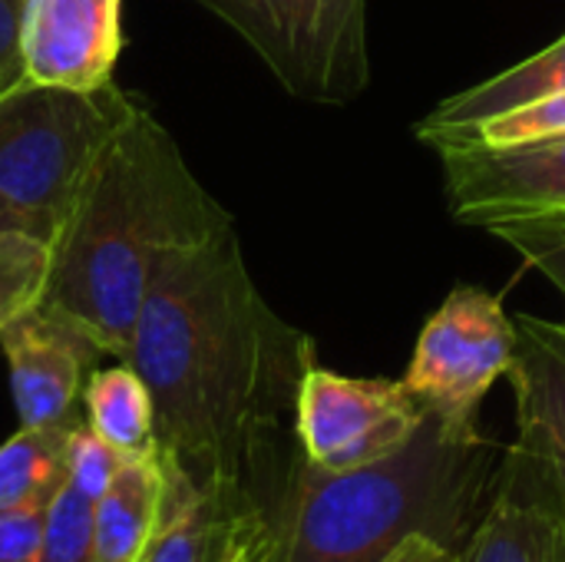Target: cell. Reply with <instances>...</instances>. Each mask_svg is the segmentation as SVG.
<instances>
[{"instance_id":"26","label":"cell","mask_w":565,"mask_h":562,"mask_svg":"<svg viewBox=\"0 0 565 562\" xmlns=\"http://www.w3.org/2000/svg\"><path fill=\"white\" fill-rule=\"evenodd\" d=\"M563 523H565V517H563Z\"/></svg>"},{"instance_id":"18","label":"cell","mask_w":565,"mask_h":562,"mask_svg":"<svg viewBox=\"0 0 565 562\" xmlns=\"http://www.w3.org/2000/svg\"><path fill=\"white\" fill-rule=\"evenodd\" d=\"M228 523L232 520H225L199 487H192L179 470L166 464V494L159 520L136 562H212L225 540Z\"/></svg>"},{"instance_id":"6","label":"cell","mask_w":565,"mask_h":562,"mask_svg":"<svg viewBox=\"0 0 565 562\" xmlns=\"http://www.w3.org/2000/svg\"><path fill=\"white\" fill-rule=\"evenodd\" d=\"M516 351V321L500 295L457 285L430 315L414 348L404 384L427 411L454 427H480V404L507 378Z\"/></svg>"},{"instance_id":"4","label":"cell","mask_w":565,"mask_h":562,"mask_svg":"<svg viewBox=\"0 0 565 562\" xmlns=\"http://www.w3.org/2000/svg\"><path fill=\"white\" fill-rule=\"evenodd\" d=\"M132 103L136 93L116 83L96 93L30 83L0 93V235L53 245L93 156Z\"/></svg>"},{"instance_id":"17","label":"cell","mask_w":565,"mask_h":562,"mask_svg":"<svg viewBox=\"0 0 565 562\" xmlns=\"http://www.w3.org/2000/svg\"><path fill=\"white\" fill-rule=\"evenodd\" d=\"M86 427L122 460L159 450L156 407L146 381L119 361L116 368H96L83 388Z\"/></svg>"},{"instance_id":"19","label":"cell","mask_w":565,"mask_h":562,"mask_svg":"<svg viewBox=\"0 0 565 562\" xmlns=\"http://www.w3.org/2000/svg\"><path fill=\"white\" fill-rule=\"evenodd\" d=\"M53 265L50 242L26 232L0 235V328L36 308L46 295Z\"/></svg>"},{"instance_id":"23","label":"cell","mask_w":565,"mask_h":562,"mask_svg":"<svg viewBox=\"0 0 565 562\" xmlns=\"http://www.w3.org/2000/svg\"><path fill=\"white\" fill-rule=\"evenodd\" d=\"M43 517V507L0 510V562H36Z\"/></svg>"},{"instance_id":"1","label":"cell","mask_w":565,"mask_h":562,"mask_svg":"<svg viewBox=\"0 0 565 562\" xmlns=\"http://www.w3.org/2000/svg\"><path fill=\"white\" fill-rule=\"evenodd\" d=\"M126 364L152 394L166 464L225 520L271 517L301 454L315 344L262 298L235 225L159 255Z\"/></svg>"},{"instance_id":"8","label":"cell","mask_w":565,"mask_h":562,"mask_svg":"<svg viewBox=\"0 0 565 562\" xmlns=\"http://www.w3.org/2000/svg\"><path fill=\"white\" fill-rule=\"evenodd\" d=\"M447 199L463 225L487 232L503 222L565 212V136L520 146H437Z\"/></svg>"},{"instance_id":"25","label":"cell","mask_w":565,"mask_h":562,"mask_svg":"<svg viewBox=\"0 0 565 562\" xmlns=\"http://www.w3.org/2000/svg\"><path fill=\"white\" fill-rule=\"evenodd\" d=\"M384 562H457V550L437 543L434 537L414 533L407 543H401Z\"/></svg>"},{"instance_id":"21","label":"cell","mask_w":565,"mask_h":562,"mask_svg":"<svg viewBox=\"0 0 565 562\" xmlns=\"http://www.w3.org/2000/svg\"><path fill=\"white\" fill-rule=\"evenodd\" d=\"M497 238L513 245L536 272H543L553 285L565 291V212L503 222L490 229Z\"/></svg>"},{"instance_id":"14","label":"cell","mask_w":565,"mask_h":562,"mask_svg":"<svg viewBox=\"0 0 565 562\" xmlns=\"http://www.w3.org/2000/svg\"><path fill=\"white\" fill-rule=\"evenodd\" d=\"M166 494L162 454L119 460L113 480L96 500L93 553L96 562H136L142 556Z\"/></svg>"},{"instance_id":"22","label":"cell","mask_w":565,"mask_h":562,"mask_svg":"<svg viewBox=\"0 0 565 562\" xmlns=\"http://www.w3.org/2000/svg\"><path fill=\"white\" fill-rule=\"evenodd\" d=\"M275 533L265 513H245L228 523L225 540L212 562H271Z\"/></svg>"},{"instance_id":"2","label":"cell","mask_w":565,"mask_h":562,"mask_svg":"<svg viewBox=\"0 0 565 562\" xmlns=\"http://www.w3.org/2000/svg\"><path fill=\"white\" fill-rule=\"evenodd\" d=\"M228 225L232 215L192 176L152 106L136 96L60 222L43 301L83 321L109 358L126 361L159 255Z\"/></svg>"},{"instance_id":"12","label":"cell","mask_w":565,"mask_h":562,"mask_svg":"<svg viewBox=\"0 0 565 562\" xmlns=\"http://www.w3.org/2000/svg\"><path fill=\"white\" fill-rule=\"evenodd\" d=\"M457 562H565L563 510L513 444L503 450L493 497Z\"/></svg>"},{"instance_id":"20","label":"cell","mask_w":565,"mask_h":562,"mask_svg":"<svg viewBox=\"0 0 565 562\" xmlns=\"http://www.w3.org/2000/svg\"><path fill=\"white\" fill-rule=\"evenodd\" d=\"M565 136V89L553 93L546 99L526 103L510 113H497L483 123H473L460 132L437 136L430 146H520V142H540V139H556Z\"/></svg>"},{"instance_id":"24","label":"cell","mask_w":565,"mask_h":562,"mask_svg":"<svg viewBox=\"0 0 565 562\" xmlns=\"http://www.w3.org/2000/svg\"><path fill=\"white\" fill-rule=\"evenodd\" d=\"M23 7H26V0H0V93L26 83L23 56H20Z\"/></svg>"},{"instance_id":"11","label":"cell","mask_w":565,"mask_h":562,"mask_svg":"<svg viewBox=\"0 0 565 562\" xmlns=\"http://www.w3.org/2000/svg\"><path fill=\"white\" fill-rule=\"evenodd\" d=\"M507 371L516 397L513 447L533 464L565 517V321L520 315Z\"/></svg>"},{"instance_id":"15","label":"cell","mask_w":565,"mask_h":562,"mask_svg":"<svg viewBox=\"0 0 565 562\" xmlns=\"http://www.w3.org/2000/svg\"><path fill=\"white\" fill-rule=\"evenodd\" d=\"M565 89V36L556 40L553 46L540 50L536 56L490 76L487 83H477L450 99H444L437 109L427 113V119L417 126V136L424 142L437 139V136H450L460 132L473 123H483L497 113H510L520 109L526 103L546 99L553 93Z\"/></svg>"},{"instance_id":"9","label":"cell","mask_w":565,"mask_h":562,"mask_svg":"<svg viewBox=\"0 0 565 562\" xmlns=\"http://www.w3.org/2000/svg\"><path fill=\"white\" fill-rule=\"evenodd\" d=\"M0 351L7 358L20 427L73 417L89 374L106 358L99 338L50 301L0 328Z\"/></svg>"},{"instance_id":"5","label":"cell","mask_w":565,"mask_h":562,"mask_svg":"<svg viewBox=\"0 0 565 562\" xmlns=\"http://www.w3.org/2000/svg\"><path fill=\"white\" fill-rule=\"evenodd\" d=\"M225 20L298 99L348 103L371 79L367 0H192Z\"/></svg>"},{"instance_id":"3","label":"cell","mask_w":565,"mask_h":562,"mask_svg":"<svg viewBox=\"0 0 565 562\" xmlns=\"http://www.w3.org/2000/svg\"><path fill=\"white\" fill-rule=\"evenodd\" d=\"M503 450L480 427L427 411L394 457L324 470L298 454L271 510V562H384L414 533L460 553L480 523Z\"/></svg>"},{"instance_id":"16","label":"cell","mask_w":565,"mask_h":562,"mask_svg":"<svg viewBox=\"0 0 565 562\" xmlns=\"http://www.w3.org/2000/svg\"><path fill=\"white\" fill-rule=\"evenodd\" d=\"M79 424V414H73L56 424L20 427L0 444V510H46L53 503L70 477V447Z\"/></svg>"},{"instance_id":"10","label":"cell","mask_w":565,"mask_h":562,"mask_svg":"<svg viewBox=\"0 0 565 562\" xmlns=\"http://www.w3.org/2000/svg\"><path fill=\"white\" fill-rule=\"evenodd\" d=\"M122 53V0H26L20 56L30 86L96 93Z\"/></svg>"},{"instance_id":"13","label":"cell","mask_w":565,"mask_h":562,"mask_svg":"<svg viewBox=\"0 0 565 562\" xmlns=\"http://www.w3.org/2000/svg\"><path fill=\"white\" fill-rule=\"evenodd\" d=\"M119 454L109 450L86 421L73 434L70 477L46 507L36 562H96L93 553V520L96 500L119 467Z\"/></svg>"},{"instance_id":"7","label":"cell","mask_w":565,"mask_h":562,"mask_svg":"<svg viewBox=\"0 0 565 562\" xmlns=\"http://www.w3.org/2000/svg\"><path fill=\"white\" fill-rule=\"evenodd\" d=\"M424 417L427 407L404 381L348 378L315 361L298 391L295 434L315 467L341 474L394 457Z\"/></svg>"}]
</instances>
